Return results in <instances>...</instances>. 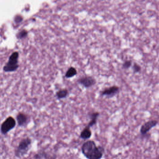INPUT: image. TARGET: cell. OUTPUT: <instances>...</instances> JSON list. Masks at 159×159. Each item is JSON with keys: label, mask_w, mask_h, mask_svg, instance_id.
Segmentation results:
<instances>
[{"label": "cell", "mask_w": 159, "mask_h": 159, "mask_svg": "<svg viewBox=\"0 0 159 159\" xmlns=\"http://www.w3.org/2000/svg\"><path fill=\"white\" fill-rule=\"evenodd\" d=\"M83 155L88 159H101L104 153V148L97 147L93 141H88L83 143L81 147Z\"/></svg>", "instance_id": "obj_1"}, {"label": "cell", "mask_w": 159, "mask_h": 159, "mask_svg": "<svg viewBox=\"0 0 159 159\" xmlns=\"http://www.w3.org/2000/svg\"><path fill=\"white\" fill-rule=\"evenodd\" d=\"M31 143L32 140L30 138L27 137L22 139L15 149V156L20 158L27 154L31 147Z\"/></svg>", "instance_id": "obj_2"}, {"label": "cell", "mask_w": 159, "mask_h": 159, "mask_svg": "<svg viewBox=\"0 0 159 159\" xmlns=\"http://www.w3.org/2000/svg\"><path fill=\"white\" fill-rule=\"evenodd\" d=\"M18 57L19 53L17 52H14L10 55L8 62L3 68L4 71L5 72H13L15 71L18 68Z\"/></svg>", "instance_id": "obj_3"}, {"label": "cell", "mask_w": 159, "mask_h": 159, "mask_svg": "<svg viewBox=\"0 0 159 159\" xmlns=\"http://www.w3.org/2000/svg\"><path fill=\"white\" fill-rule=\"evenodd\" d=\"M16 121L12 117H9L2 123L1 127V132L3 135H5L8 132L15 127Z\"/></svg>", "instance_id": "obj_4"}, {"label": "cell", "mask_w": 159, "mask_h": 159, "mask_svg": "<svg viewBox=\"0 0 159 159\" xmlns=\"http://www.w3.org/2000/svg\"><path fill=\"white\" fill-rule=\"evenodd\" d=\"M77 82L85 88H89L95 85L96 81L92 76L86 75L79 78Z\"/></svg>", "instance_id": "obj_5"}, {"label": "cell", "mask_w": 159, "mask_h": 159, "mask_svg": "<svg viewBox=\"0 0 159 159\" xmlns=\"http://www.w3.org/2000/svg\"><path fill=\"white\" fill-rule=\"evenodd\" d=\"M158 123V121L154 120L149 121L145 122L141 126L140 128V133L142 135L147 134L152 128L156 126Z\"/></svg>", "instance_id": "obj_6"}, {"label": "cell", "mask_w": 159, "mask_h": 159, "mask_svg": "<svg viewBox=\"0 0 159 159\" xmlns=\"http://www.w3.org/2000/svg\"><path fill=\"white\" fill-rule=\"evenodd\" d=\"M120 91L119 87L113 86L105 88L101 92L102 96H107L108 97H113L116 95Z\"/></svg>", "instance_id": "obj_7"}, {"label": "cell", "mask_w": 159, "mask_h": 159, "mask_svg": "<svg viewBox=\"0 0 159 159\" xmlns=\"http://www.w3.org/2000/svg\"><path fill=\"white\" fill-rule=\"evenodd\" d=\"M19 126H25L28 121V116L23 113H19L16 117Z\"/></svg>", "instance_id": "obj_8"}, {"label": "cell", "mask_w": 159, "mask_h": 159, "mask_svg": "<svg viewBox=\"0 0 159 159\" xmlns=\"http://www.w3.org/2000/svg\"><path fill=\"white\" fill-rule=\"evenodd\" d=\"M34 159H55V158L54 157H50L47 152L41 150L34 156Z\"/></svg>", "instance_id": "obj_9"}, {"label": "cell", "mask_w": 159, "mask_h": 159, "mask_svg": "<svg viewBox=\"0 0 159 159\" xmlns=\"http://www.w3.org/2000/svg\"><path fill=\"white\" fill-rule=\"evenodd\" d=\"M99 114H99V112H93V113L90 114V115H89L90 121L89 123L88 124V127L91 128L94 125L96 124V122H97V119L99 117Z\"/></svg>", "instance_id": "obj_10"}, {"label": "cell", "mask_w": 159, "mask_h": 159, "mask_svg": "<svg viewBox=\"0 0 159 159\" xmlns=\"http://www.w3.org/2000/svg\"><path fill=\"white\" fill-rule=\"evenodd\" d=\"M90 128L87 126L84 128L81 133L80 138L84 140L89 139L92 135V132L90 130Z\"/></svg>", "instance_id": "obj_11"}, {"label": "cell", "mask_w": 159, "mask_h": 159, "mask_svg": "<svg viewBox=\"0 0 159 159\" xmlns=\"http://www.w3.org/2000/svg\"><path fill=\"white\" fill-rule=\"evenodd\" d=\"M69 94L68 90L66 88L60 89L56 92V96L58 99H62L66 98Z\"/></svg>", "instance_id": "obj_12"}, {"label": "cell", "mask_w": 159, "mask_h": 159, "mask_svg": "<svg viewBox=\"0 0 159 159\" xmlns=\"http://www.w3.org/2000/svg\"><path fill=\"white\" fill-rule=\"evenodd\" d=\"M77 74V70L75 68L71 67L69 68L67 71H66L65 77L67 78H70L74 77Z\"/></svg>", "instance_id": "obj_13"}, {"label": "cell", "mask_w": 159, "mask_h": 159, "mask_svg": "<svg viewBox=\"0 0 159 159\" xmlns=\"http://www.w3.org/2000/svg\"><path fill=\"white\" fill-rule=\"evenodd\" d=\"M132 62L131 60H126L122 64V68L125 69H128L132 66Z\"/></svg>", "instance_id": "obj_14"}, {"label": "cell", "mask_w": 159, "mask_h": 159, "mask_svg": "<svg viewBox=\"0 0 159 159\" xmlns=\"http://www.w3.org/2000/svg\"><path fill=\"white\" fill-rule=\"evenodd\" d=\"M133 70L134 72L135 73H138V72H140L141 70V67L139 64L134 63V64L133 66Z\"/></svg>", "instance_id": "obj_15"}, {"label": "cell", "mask_w": 159, "mask_h": 159, "mask_svg": "<svg viewBox=\"0 0 159 159\" xmlns=\"http://www.w3.org/2000/svg\"><path fill=\"white\" fill-rule=\"evenodd\" d=\"M26 35H27V32L26 31H23L20 34L21 38H22V37L26 36Z\"/></svg>", "instance_id": "obj_16"}]
</instances>
